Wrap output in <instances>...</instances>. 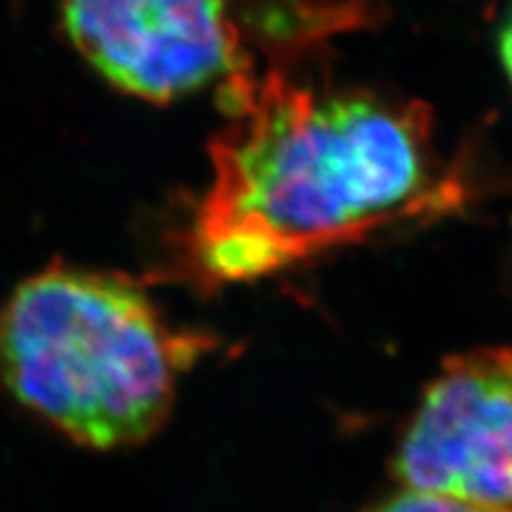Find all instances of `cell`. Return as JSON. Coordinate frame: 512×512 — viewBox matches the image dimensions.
Instances as JSON below:
<instances>
[{
    "mask_svg": "<svg viewBox=\"0 0 512 512\" xmlns=\"http://www.w3.org/2000/svg\"><path fill=\"white\" fill-rule=\"evenodd\" d=\"M231 122L186 250L203 280H259L427 205L434 120L419 101L233 75Z\"/></svg>",
    "mask_w": 512,
    "mask_h": 512,
    "instance_id": "cell-1",
    "label": "cell"
},
{
    "mask_svg": "<svg viewBox=\"0 0 512 512\" xmlns=\"http://www.w3.org/2000/svg\"><path fill=\"white\" fill-rule=\"evenodd\" d=\"M203 342L137 282L54 265L0 306V389L79 444L120 448L165 423Z\"/></svg>",
    "mask_w": 512,
    "mask_h": 512,
    "instance_id": "cell-2",
    "label": "cell"
},
{
    "mask_svg": "<svg viewBox=\"0 0 512 512\" xmlns=\"http://www.w3.org/2000/svg\"><path fill=\"white\" fill-rule=\"evenodd\" d=\"M75 50L109 84L167 103L237 67L227 0H64Z\"/></svg>",
    "mask_w": 512,
    "mask_h": 512,
    "instance_id": "cell-4",
    "label": "cell"
},
{
    "mask_svg": "<svg viewBox=\"0 0 512 512\" xmlns=\"http://www.w3.org/2000/svg\"><path fill=\"white\" fill-rule=\"evenodd\" d=\"M495 47H498L502 71L512 86V3L506 7L498 22V30H495Z\"/></svg>",
    "mask_w": 512,
    "mask_h": 512,
    "instance_id": "cell-6",
    "label": "cell"
},
{
    "mask_svg": "<svg viewBox=\"0 0 512 512\" xmlns=\"http://www.w3.org/2000/svg\"><path fill=\"white\" fill-rule=\"evenodd\" d=\"M393 474L402 489L512 512V348L442 363L399 440Z\"/></svg>",
    "mask_w": 512,
    "mask_h": 512,
    "instance_id": "cell-3",
    "label": "cell"
},
{
    "mask_svg": "<svg viewBox=\"0 0 512 512\" xmlns=\"http://www.w3.org/2000/svg\"><path fill=\"white\" fill-rule=\"evenodd\" d=\"M367 512H480V510L455 502L451 498H442V495L402 489L397 495H393V498L382 500Z\"/></svg>",
    "mask_w": 512,
    "mask_h": 512,
    "instance_id": "cell-5",
    "label": "cell"
}]
</instances>
